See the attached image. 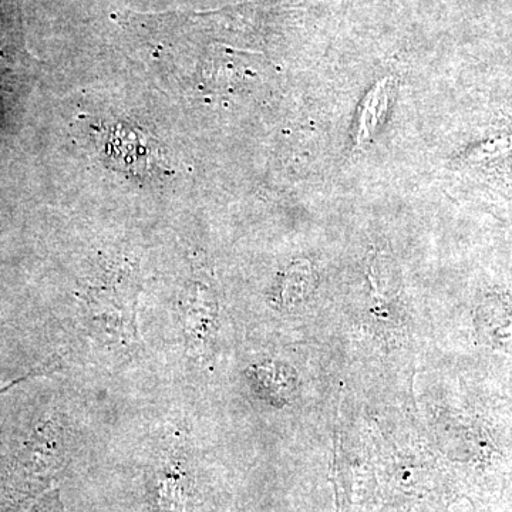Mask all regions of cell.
Instances as JSON below:
<instances>
[{
  "label": "cell",
  "instance_id": "7a4b0ae2",
  "mask_svg": "<svg viewBox=\"0 0 512 512\" xmlns=\"http://www.w3.org/2000/svg\"><path fill=\"white\" fill-rule=\"evenodd\" d=\"M249 377L255 386H258L259 393L272 403H284L293 390H295L296 377L286 366H261L249 370Z\"/></svg>",
  "mask_w": 512,
  "mask_h": 512
},
{
  "label": "cell",
  "instance_id": "6da1fadb",
  "mask_svg": "<svg viewBox=\"0 0 512 512\" xmlns=\"http://www.w3.org/2000/svg\"><path fill=\"white\" fill-rule=\"evenodd\" d=\"M390 92H392V80L386 77L367 94L362 113H360L359 130H357L356 137L357 146H363L372 140L373 133L380 126L384 114H386Z\"/></svg>",
  "mask_w": 512,
  "mask_h": 512
}]
</instances>
